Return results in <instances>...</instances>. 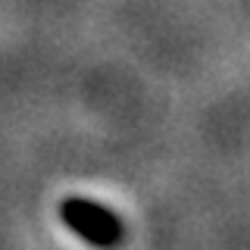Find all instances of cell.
<instances>
[{"label":"cell","mask_w":250,"mask_h":250,"mask_svg":"<svg viewBox=\"0 0 250 250\" xmlns=\"http://www.w3.org/2000/svg\"><path fill=\"white\" fill-rule=\"evenodd\" d=\"M62 222L72 231H78L82 238L100 241V244H106V241H113L119 234V225H116V219L106 209L94 207L88 200H75V197L62 203Z\"/></svg>","instance_id":"obj_1"}]
</instances>
